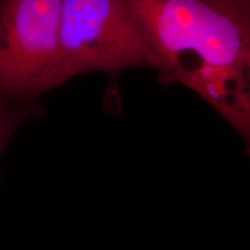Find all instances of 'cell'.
Instances as JSON below:
<instances>
[{"instance_id":"obj_1","label":"cell","mask_w":250,"mask_h":250,"mask_svg":"<svg viewBox=\"0 0 250 250\" xmlns=\"http://www.w3.org/2000/svg\"><path fill=\"white\" fill-rule=\"evenodd\" d=\"M162 83L192 90L240 136L250 158V14L208 0H125Z\"/></svg>"},{"instance_id":"obj_2","label":"cell","mask_w":250,"mask_h":250,"mask_svg":"<svg viewBox=\"0 0 250 250\" xmlns=\"http://www.w3.org/2000/svg\"><path fill=\"white\" fill-rule=\"evenodd\" d=\"M62 0H0V98L34 103L68 81L61 45Z\"/></svg>"},{"instance_id":"obj_3","label":"cell","mask_w":250,"mask_h":250,"mask_svg":"<svg viewBox=\"0 0 250 250\" xmlns=\"http://www.w3.org/2000/svg\"><path fill=\"white\" fill-rule=\"evenodd\" d=\"M61 45L68 80L84 72L160 69L156 54L125 0H62Z\"/></svg>"},{"instance_id":"obj_4","label":"cell","mask_w":250,"mask_h":250,"mask_svg":"<svg viewBox=\"0 0 250 250\" xmlns=\"http://www.w3.org/2000/svg\"><path fill=\"white\" fill-rule=\"evenodd\" d=\"M36 112L34 103H18L0 98V156L21 125Z\"/></svg>"},{"instance_id":"obj_5","label":"cell","mask_w":250,"mask_h":250,"mask_svg":"<svg viewBox=\"0 0 250 250\" xmlns=\"http://www.w3.org/2000/svg\"><path fill=\"white\" fill-rule=\"evenodd\" d=\"M221 6L250 14V0H208Z\"/></svg>"}]
</instances>
